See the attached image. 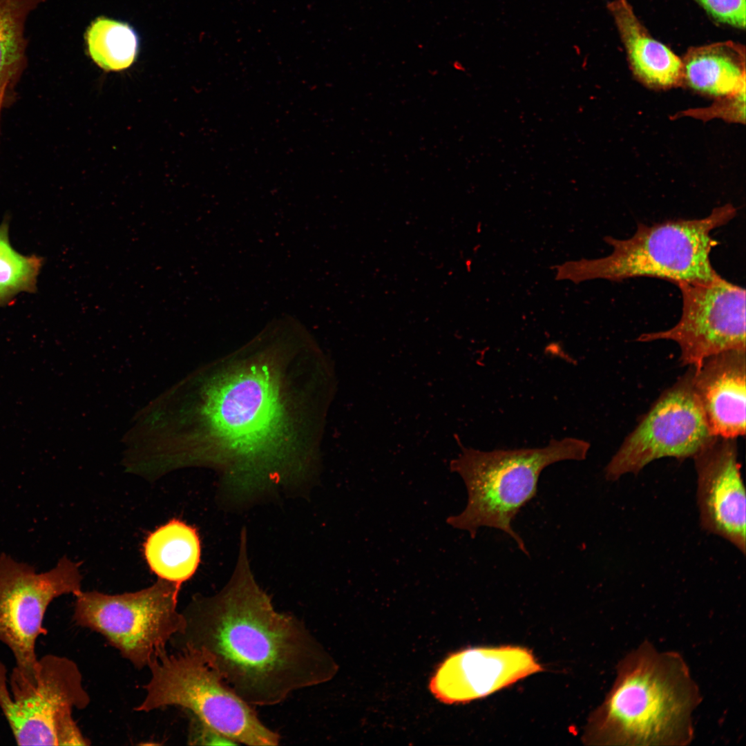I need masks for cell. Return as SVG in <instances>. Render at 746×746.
<instances>
[{
  "mask_svg": "<svg viewBox=\"0 0 746 746\" xmlns=\"http://www.w3.org/2000/svg\"><path fill=\"white\" fill-rule=\"evenodd\" d=\"M607 8L625 47L631 69L642 83L669 88L682 82V59L650 36L627 0H613Z\"/></svg>",
  "mask_w": 746,
  "mask_h": 746,
  "instance_id": "9a60e30c",
  "label": "cell"
},
{
  "mask_svg": "<svg viewBox=\"0 0 746 746\" xmlns=\"http://www.w3.org/2000/svg\"><path fill=\"white\" fill-rule=\"evenodd\" d=\"M47 0H0V135L3 110L15 100L27 67L25 26L30 14Z\"/></svg>",
  "mask_w": 746,
  "mask_h": 746,
  "instance_id": "ac0fdd59",
  "label": "cell"
},
{
  "mask_svg": "<svg viewBox=\"0 0 746 746\" xmlns=\"http://www.w3.org/2000/svg\"><path fill=\"white\" fill-rule=\"evenodd\" d=\"M736 213L735 207L727 204L700 219L640 223L629 238H604L612 247L607 256L554 267L555 279L575 284L597 278L621 281L643 276L676 285L710 281L718 274L710 262L711 251L717 245L711 232L728 223Z\"/></svg>",
  "mask_w": 746,
  "mask_h": 746,
  "instance_id": "3957f363",
  "label": "cell"
},
{
  "mask_svg": "<svg viewBox=\"0 0 746 746\" xmlns=\"http://www.w3.org/2000/svg\"><path fill=\"white\" fill-rule=\"evenodd\" d=\"M90 55L101 68L119 70L130 66L137 53L138 39L128 24L98 18L87 30Z\"/></svg>",
  "mask_w": 746,
  "mask_h": 746,
  "instance_id": "d6986e66",
  "label": "cell"
},
{
  "mask_svg": "<svg viewBox=\"0 0 746 746\" xmlns=\"http://www.w3.org/2000/svg\"><path fill=\"white\" fill-rule=\"evenodd\" d=\"M191 717L189 729V745H237L238 744L224 736L213 727L193 715Z\"/></svg>",
  "mask_w": 746,
  "mask_h": 746,
  "instance_id": "603a6c76",
  "label": "cell"
},
{
  "mask_svg": "<svg viewBox=\"0 0 746 746\" xmlns=\"http://www.w3.org/2000/svg\"><path fill=\"white\" fill-rule=\"evenodd\" d=\"M541 671L542 666L526 648H471L452 654L441 664L430 688L443 702H466L486 697Z\"/></svg>",
  "mask_w": 746,
  "mask_h": 746,
  "instance_id": "4fadbf2b",
  "label": "cell"
},
{
  "mask_svg": "<svg viewBox=\"0 0 746 746\" xmlns=\"http://www.w3.org/2000/svg\"><path fill=\"white\" fill-rule=\"evenodd\" d=\"M245 538L230 581L192 598L169 644L199 652L248 704L270 706L329 680L336 667L301 620L275 610L251 572Z\"/></svg>",
  "mask_w": 746,
  "mask_h": 746,
  "instance_id": "6da1fadb",
  "label": "cell"
},
{
  "mask_svg": "<svg viewBox=\"0 0 746 746\" xmlns=\"http://www.w3.org/2000/svg\"><path fill=\"white\" fill-rule=\"evenodd\" d=\"M150 570L160 579L179 585L195 573L200 560V542L196 530L173 519L150 533L144 545Z\"/></svg>",
  "mask_w": 746,
  "mask_h": 746,
  "instance_id": "e0dca14e",
  "label": "cell"
},
{
  "mask_svg": "<svg viewBox=\"0 0 746 746\" xmlns=\"http://www.w3.org/2000/svg\"><path fill=\"white\" fill-rule=\"evenodd\" d=\"M44 259L36 254L23 255L12 246L9 220L0 224V307L10 305L20 293H35Z\"/></svg>",
  "mask_w": 746,
  "mask_h": 746,
  "instance_id": "ffe728a7",
  "label": "cell"
},
{
  "mask_svg": "<svg viewBox=\"0 0 746 746\" xmlns=\"http://www.w3.org/2000/svg\"><path fill=\"white\" fill-rule=\"evenodd\" d=\"M200 411L240 458L227 490L249 497L265 490L256 456L280 417L278 390L267 370L253 366L220 380L208 390Z\"/></svg>",
  "mask_w": 746,
  "mask_h": 746,
  "instance_id": "ba28073f",
  "label": "cell"
},
{
  "mask_svg": "<svg viewBox=\"0 0 746 746\" xmlns=\"http://www.w3.org/2000/svg\"><path fill=\"white\" fill-rule=\"evenodd\" d=\"M589 448L587 441L573 437L553 439L539 448L485 452L462 447L461 453L451 461L450 469L462 478L468 501L464 510L450 516L447 523L467 531L472 538L481 527L498 529L528 555L512 521L535 496L540 473L546 467L564 460H584Z\"/></svg>",
  "mask_w": 746,
  "mask_h": 746,
  "instance_id": "277c9868",
  "label": "cell"
},
{
  "mask_svg": "<svg viewBox=\"0 0 746 746\" xmlns=\"http://www.w3.org/2000/svg\"><path fill=\"white\" fill-rule=\"evenodd\" d=\"M79 564L64 557L55 567L37 573L30 566L0 556V642L12 653L15 668L29 674L38 658L36 642L52 601L82 591Z\"/></svg>",
  "mask_w": 746,
  "mask_h": 746,
  "instance_id": "30bf717a",
  "label": "cell"
},
{
  "mask_svg": "<svg viewBox=\"0 0 746 746\" xmlns=\"http://www.w3.org/2000/svg\"><path fill=\"white\" fill-rule=\"evenodd\" d=\"M717 438L694 392L689 370L664 392L605 468L606 479L638 474L662 457H694Z\"/></svg>",
  "mask_w": 746,
  "mask_h": 746,
  "instance_id": "9c48e42d",
  "label": "cell"
},
{
  "mask_svg": "<svg viewBox=\"0 0 746 746\" xmlns=\"http://www.w3.org/2000/svg\"><path fill=\"white\" fill-rule=\"evenodd\" d=\"M682 82L701 94L722 98L745 89V51L732 41L689 49L682 59Z\"/></svg>",
  "mask_w": 746,
  "mask_h": 746,
  "instance_id": "2e32d148",
  "label": "cell"
},
{
  "mask_svg": "<svg viewBox=\"0 0 746 746\" xmlns=\"http://www.w3.org/2000/svg\"><path fill=\"white\" fill-rule=\"evenodd\" d=\"M685 114L702 119L717 117L729 122L745 123V89L734 95L718 98L714 105L708 108L688 111Z\"/></svg>",
  "mask_w": 746,
  "mask_h": 746,
  "instance_id": "44dd1931",
  "label": "cell"
},
{
  "mask_svg": "<svg viewBox=\"0 0 746 746\" xmlns=\"http://www.w3.org/2000/svg\"><path fill=\"white\" fill-rule=\"evenodd\" d=\"M693 459L702 528L745 554L746 496L736 439L717 437Z\"/></svg>",
  "mask_w": 746,
  "mask_h": 746,
  "instance_id": "7c38bea8",
  "label": "cell"
},
{
  "mask_svg": "<svg viewBox=\"0 0 746 746\" xmlns=\"http://www.w3.org/2000/svg\"><path fill=\"white\" fill-rule=\"evenodd\" d=\"M691 383L711 433L736 439L745 434V350H731L691 367Z\"/></svg>",
  "mask_w": 746,
  "mask_h": 746,
  "instance_id": "5bb4252c",
  "label": "cell"
},
{
  "mask_svg": "<svg viewBox=\"0 0 746 746\" xmlns=\"http://www.w3.org/2000/svg\"><path fill=\"white\" fill-rule=\"evenodd\" d=\"M90 701L71 659L38 658L29 674L14 667L9 678L0 660V709L19 745H88L73 717Z\"/></svg>",
  "mask_w": 746,
  "mask_h": 746,
  "instance_id": "8992f818",
  "label": "cell"
},
{
  "mask_svg": "<svg viewBox=\"0 0 746 746\" xmlns=\"http://www.w3.org/2000/svg\"><path fill=\"white\" fill-rule=\"evenodd\" d=\"M681 291V317L673 327L644 333L640 342L670 340L680 348L682 365L698 368L707 358L745 350V290L718 274L703 283L676 285Z\"/></svg>",
  "mask_w": 746,
  "mask_h": 746,
  "instance_id": "8fae6325",
  "label": "cell"
},
{
  "mask_svg": "<svg viewBox=\"0 0 746 746\" xmlns=\"http://www.w3.org/2000/svg\"><path fill=\"white\" fill-rule=\"evenodd\" d=\"M180 587L159 579L146 589L122 594L82 591L75 595L73 620L102 635L136 669L148 667L182 628L178 610Z\"/></svg>",
  "mask_w": 746,
  "mask_h": 746,
  "instance_id": "52a82bcc",
  "label": "cell"
},
{
  "mask_svg": "<svg viewBox=\"0 0 746 746\" xmlns=\"http://www.w3.org/2000/svg\"><path fill=\"white\" fill-rule=\"evenodd\" d=\"M616 671L611 689L589 718L586 744L685 746L692 741L701 694L680 653L644 641L620 660Z\"/></svg>",
  "mask_w": 746,
  "mask_h": 746,
  "instance_id": "7a4b0ae2",
  "label": "cell"
},
{
  "mask_svg": "<svg viewBox=\"0 0 746 746\" xmlns=\"http://www.w3.org/2000/svg\"><path fill=\"white\" fill-rule=\"evenodd\" d=\"M717 21L745 28V0H696Z\"/></svg>",
  "mask_w": 746,
  "mask_h": 746,
  "instance_id": "7402d4cb",
  "label": "cell"
},
{
  "mask_svg": "<svg viewBox=\"0 0 746 746\" xmlns=\"http://www.w3.org/2000/svg\"><path fill=\"white\" fill-rule=\"evenodd\" d=\"M148 668L151 677L137 711L179 707L238 745H278L279 734L260 721L251 705L223 682L199 652L166 651Z\"/></svg>",
  "mask_w": 746,
  "mask_h": 746,
  "instance_id": "5b68a950",
  "label": "cell"
}]
</instances>
